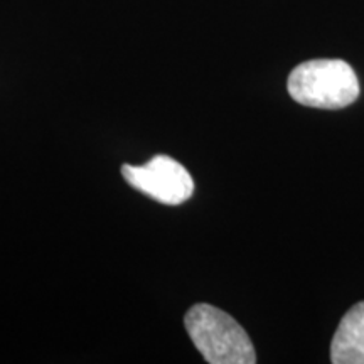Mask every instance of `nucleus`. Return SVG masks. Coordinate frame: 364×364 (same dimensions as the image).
<instances>
[{
	"mask_svg": "<svg viewBox=\"0 0 364 364\" xmlns=\"http://www.w3.org/2000/svg\"><path fill=\"white\" fill-rule=\"evenodd\" d=\"M184 324L191 341L208 363H257V354L247 331L221 309L209 304H196L186 314Z\"/></svg>",
	"mask_w": 364,
	"mask_h": 364,
	"instance_id": "f257e3e1",
	"label": "nucleus"
},
{
	"mask_svg": "<svg viewBox=\"0 0 364 364\" xmlns=\"http://www.w3.org/2000/svg\"><path fill=\"white\" fill-rule=\"evenodd\" d=\"M287 90L295 102L321 110H341L356 102L359 81L343 59H312L292 70Z\"/></svg>",
	"mask_w": 364,
	"mask_h": 364,
	"instance_id": "f03ea898",
	"label": "nucleus"
},
{
	"mask_svg": "<svg viewBox=\"0 0 364 364\" xmlns=\"http://www.w3.org/2000/svg\"><path fill=\"white\" fill-rule=\"evenodd\" d=\"M132 188L167 206H179L194 193V181L182 164L169 156H156L144 166L122 167Z\"/></svg>",
	"mask_w": 364,
	"mask_h": 364,
	"instance_id": "7ed1b4c3",
	"label": "nucleus"
},
{
	"mask_svg": "<svg viewBox=\"0 0 364 364\" xmlns=\"http://www.w3.org/2000/svg\"><path fill=\"white\" fill-rule=\"evenodd\" d=\"M331 363L364 364V302L341 318L331 344Z\"/></svg>",
	"mask_w": 364,
	"mask_h": 364,
	"instance_id": "20e7f679",
	"label": "nucleus"
}]
</instances>
